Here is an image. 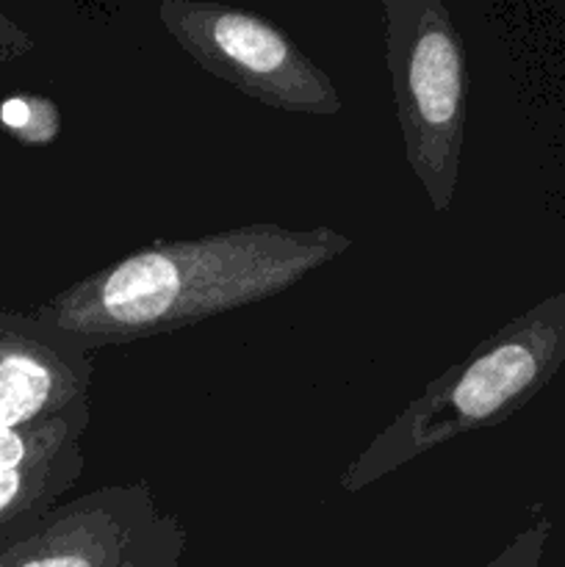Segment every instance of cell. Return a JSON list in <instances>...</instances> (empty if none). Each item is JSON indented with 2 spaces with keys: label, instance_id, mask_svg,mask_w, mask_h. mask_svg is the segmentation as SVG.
I'll use <instances>...</instances> for the list:
<instances>
[{
  "label": "cell",
  "instance_id": "10",
  "mask_svg": "<svg viewBox=\"0 0 565 567\" xmlns=\"http://www.w3.org/2000/svg\"><path fill=\"white\" fill-rule=\"evenodd\" d=\"M183 551H186V529L177 515L161 513L125 567H181Z\"/></svg>",
  "mask_w": 565,
  "mask_h": 567
},
{
  "label": "cell",
  "instance_id": "7",
  "mask_svg": "<svg viewBox=\"0 0 565 567\" xmlns=\"http://www.w3.org/2000/svg\"><path fill=\"white\" fill-rule=\"evenodd\" d=\"M83 443H72L44 463L0 474V535L20 532L61 502L83 474Z\"/></svg>",
  "mask_w": 565,
  "mask_h": 567
},
{
  "label": "cell",
  "instance_id": "1",
  "mask_svg": "<svg viewBox=\"0 0 565 567\" xmlns=\"http://www.w3.org/2000/svg\"><path fill=\"white\" fill-rule=\"evenodd\" d=\"M352 247L332 227L249 221L197 238H155L33 310L39 324L94 352L186 330L286 293Z\"/></svg>",
  "mask_w": 565,
  "mask_h": 567
},
{
  "label": "cell",
  "instance_id": "12",
  "mask_svg": "<svg viewBox=\"0 0 565 567\" xmlns=\"http://www.w3.org/2000/svg\"><path fill=\"white\" fill-rule=\"evenodd\" d=\"M33 48V39L22 28H17L9 17L0 14V61L17 59Z\"/></svg>",
  "mask_w": 565,
  "mask_h": 567
},
{
  "label": "cell",
  "instance_id": "6",
  "mask_svg": "<svg viewBox=\"0 0 565 567\" xmlns=\"http://www.w3.org/2000/svg\"><path fill=\"white\" fill-rule=\"evenodd\" d=\"M92 352L31 313L0 310V426L25 430L89 404Z\"/></svg>",
  "mask_w": 565,
  "mask_h": 567
},
{
  "label": "cell",
  "instance_id": "11",
  "mask_svg": "<svg viewBox=\"0 0 565 567\" xmlns=\"http://www.w3.org/2000/svg\"><path fill=\"white\" fill-rule=\"evenodd\" d=\"M548 537H552V520L537 513L532 524L524 526L485 567H543Z\"/></svg>",
  "mask_w": 565,
  "mask_h": 567
},
{
  "label": "cell",
  "instance_id": "2",
  "mask_svg": "<svg viewBox=\"0 0 565 567\" xmlns=\"http://www.w3.org/2000/svg\"><path fill=\"white\" fill-rule=\"evenodd\" d=\"M565 363V288L541 299L438 374L343 468V493H363L421 454L499 426L530 404Z\"/></svg>",
  "mask_w": 565,
  "mask_h": 567
},
{
  "label": "cell",
  "instance_id": "8",
  "mask_svg": "<svg viewBox=\"0 0 565 567\" xmlns=\"http://www.w3.org/2000/svg\"><path fill=\"white\" fill-rule=\"evenodd\" d=\"M89 421H92V413H89V404H83L66 415L37 426H25V430H3L0 426V474L31 468V465L44 463V460L70 449L72 443H83Z\"/></svg>",
  "mask_w": 565,
  "mask_h": 567
},
{
  "label": "cell",
  "instance_id": "9",
  "mask_svg": "<svg viewBox=\"0 0 565 567\" xmlns=\"http://www.w3.org/2000/svg\"><path fill=\"white\" fill-rule=\"evenodd\" d=\"M0 122L11 136L31 147H44V144L55 142L61 131V114L55 103L39 97V94H14V97L3 100Z\"/></svg>",
  "mask_w": 565,
  "mask_h": 567
},
{
  "label": "cell",
  "instance_id": "3",
  "mask_svg": "<svg viewBox=\"0 0 565 567\" xmlns=\"http://www.w3.org/2000/svg\"><path fill=\"white\" fill-rule=\"evenodd\" d=\"M380 9L404 161L443 214L458 194L469 114L463 37L441 0H382Z\"/></svg>",
  "mask_w": 565,
  "mask_h": 567
},
{
  "label": "cell",
  "instance_id": "5",
  "mask_svg": "<svg viewBox=\"0 0 565 567\" xmlns=\"http://www.w3.org/2000/svg\"><path fill=\"white\" fill-rule=\"evenodd\" d=\"M161 515L144 482L59 502L0 551V567H125Z\"/></svg>",
  "mask_w": 565,
  "mask_h": 567
},
{
  "label": "cell",
  "instance_id": "13",
  "mask_svg": "<svg viewBox=\"0 0 565 567\" xmlns=\"http://www.w3.org/2000/svg\"><path fill=\"white\" fill-rule=\"evenodd\" d=\"M25 529H28V526H25ZM25 529H20V532H9V535H0V551H3V548L9 546V543L14 540L17 535H22V532H25Z\"/></svg>",
  "mask_w": 565,
  "mask_h": 567
},
{
  "label": "cell",
  "instance_id": "4",
  "mask_svg": "<svg viewBox=\"0 0 565 567\" xmlns=\"http://www.w3.org/2000/svg\"><path fill=\"white\" fill-rule=\"evenodd\" d=\"M158 20L188 59L258 103L314 116L343 109L332 78L269 17L214 0H164Z\"/></svg>",
  "mask_w": 565,
  "mask_h": 567
}]
</instances>
